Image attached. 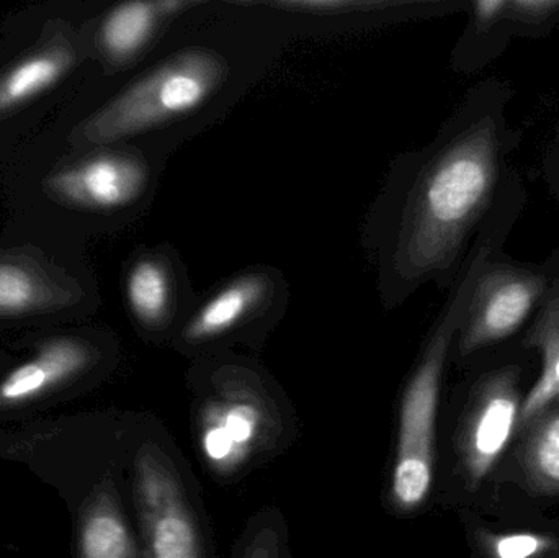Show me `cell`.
Listing matches in <instances>:
<instances>
[{
	"label": "cell",
	"mask_w": 559,
	"mask_h": 558,
	"mask_svg": "<svg viewBox=\"0 0 559 558\" xmlns=\"http://www.w3.org/2000/svg\"><path fill=\"white\" fill-rule=\"evenodd\" d=\"M514 95L506 79L479 81L426 146L396 161L370 222L388 307L455 281L515 169Z\"/></svg>",
	"instance_id": "6da1fadb"
},
{
	"label": "cell",
	"mask_w": 559,
	"mask_h": 558,
	"mask_svg": "<svg viewBox=\"0 0 559 558\" xmlns=\"http://www.w3.org/2000/svg\"><path fill=\"white\" fill-rule=\"evenodd\" d=\"M235 56L215 41H193L164 56L81 127L85 144H117L174 131L225 104L238 84Z\"/></svg>",
	"instance_id": "7a4b0ae2"
},
{
	"label": "cell",
	"mask_w": 559,
	"mask_h": 558,
	"mask_svg": "<svg viewBox=\"0 0 559 558\" xmlns=\"http://www.w3.org/2000/svg\"><path fill=\"white\" fill-rule=\"evenodd\" d=\"M548 285L547 261H521L506 254L504 249L492 256L473 285L453 344L456 359L469 363L519 343L537 314Z\"/></svg>",
	"instance_id": "3957f363"
},
{
	"label": "cell",
	"mask_w": 559,
	"mask_h": 558,
	"mask_svg": "<svg viewBox=\"0 0 559 558\" xmlns=\"http://www.w3.org/2000/svg\"><path fill=\"white\" fill-rule=\"evenodd\" d=\"M524 353L519 343L506 347L504 357L491 364L473 385L459 438L460 462L469 488H478L488 477L518 429L524 402Z\"/></svg>",
	"instance_id": "277c9868"
},
{
	"label": "cell",
	"mask_w": 559,
	"mask_h": 558,
	"mask_svg": "<svg viewBox=\"0 0 559 558\" xmlns=\"http://www.w3.org/2000/svg\"><path fill=\"white\" fill-rule=\"evenodd\" d=\"M134 497L143 530L144 558H202L199 533L170 462L144 446L134 467Z\"/></svg>",
	"instance_id": "5b68a950"
},
{
	"label": "cell",
	"mask_w": 559,
	"mask_h": 558,
	"mask_svg": "<svg viewBox=\"0 0 559 558\" xmlns=\"http://www.w3.org/2000/svg\"><path fill=\"white\" fill-rule=\"evenodd\" d=\"M285 304V285L274 269L252 265L213 287L202 300L190 304L180 327L187 344L223 340Z\"/></svg>",
	"instance_id": "8992f818"
},
{
	"label": "cell",
	"mask_w": 559,
	"mask_h": 558,
	"mask_svg": "<svg viewBox=\"0 0 559 558\" xmlns=\"http://www.w3.org/2000/svg\"><path fill=\"white\" fill-rule=\"evenodd\" d=\"M153 167L136 151H107L52 174L48 190L62 202L94 212L133 209L150 193Z\"/></svg>",
	"instance_id": "52a82bcc"
},
{
	"label": "cell",
	"mask_w": 559,
	"mask_h": 558,
	"mask_svg": "<svg viewBox=\"0 0 559 558\" xmlns=\"http://www.w3.org/2000/svg\"><path fill=\"white\" fill-rule=\"evenodd\" d=\"M202 5L203 2L193 0L118 3L102 20L98 29L102 51L115 64L133 61L146 52L167 28Z\"/></svg>",
	"instance_id": "ba28073f"
},
{
	"label": "cell",
	"mask_w": 559,
	"mask_h": 558,
	"mask_svg": "<svg viewBox=\"0 0 559 558\" xmlns=\"http://www.w3.org/2000/svg\"><path fill=\"white\" fill-rule=\"evenodd\" d=\"M182 274L173 251H151L128 269L124 297L134 320L151 331L170 327L182 304Z\"/></svg>",
	"instance_id": "9c48e42d"
},
{
	"label": "cell",
	"mask_w": 559,
	"mask_h": 558,
	"mask_svg": "<svg viewBox=\"0 0 559 558\" xmlns=\"http://www.w3.org/2000/svg\"><path fill=\"white\" fill-rule=\"evenodd\" d=\"M94 353L78 337H52L0 380V409L33 402L87 369Z\"/></svg>",
	"instance_id": "30bf717a"
},
{
	"label": "cell",
	"mask_w": 559,
	"mask_h": 558,
	"mask_svg": "<svg viewBox=\"0 0 559 558\" xmlns=\"http://www.w3.org/2000/svg\"><path fill=\"white\" fill-rule=\"evenodd\" d=\"M545 261L550 269V285L537 314L519 340L522 349L540 357V376L524 396L518 429L559 400V248Z\"/></svg>",
	"instance_id": "8fae6325"
},
{
	"label": "cell",
	"mask_w": 559,
	"mask_h": 558,
	"mask_svg": "<svg viewBox=\"0 0 559 558\" xmlns=\"http://www.w3.org/2000/svg\"><path fill=\"white\" fill-rule=\"evenodd\" d=\"M515 467L525 490L559 497V400L518 429Z\"/></svg>",
	"instance_id": "7c38bea8"
},
{
	"label": "cell",
	"mask_w": 559,
	"mask_h": 558,
	"mask_svg": "<svg viewBox=\"0 0 559 558\" xmlns=\"http://www.w3.org/2000/svg\"><path fill=\"white\" fill-rule=\"evenodd\" d=\"M249 9L271 10L296 19L354 20L373 15H442L466 12L469 2H393V0H269V2H239Z\"/></svg>",
	"instance_id": "4fadbf2b"
},
{
	"label": "cell",
	"mask_w": 559,
	"mask_h": 558,
	"mask_svg": "<svg viewBox=\"0 0 559 558\" xmlns=\"http://www.w3.org/2000/svg\"><path fill=\"white\" fill-rule=\"evenodd\" d=\"M468 22L452 52V68L476 74L504 55L514 41L508 19V0H476L466 9Z\"/></svg>",
	"instance_id": "5bb4252c"
},
{
	"label": "cell",
	"mask_w": 559,
	"mask_h": 558,
	"mask_svg": "<svg viewBox=\"0 0 559 558\" xmlns=\"http://www.w3.org/2000/svg\"><path fill=\"white\" fill-rule=\"evenodd\" d=\"M69 298V288L38 262L0 254V317L55 310Z\"/></svg>",
	"instance_id": "9a60e30c"
},
{
	"label": "cell",
	"mask_w": 559,
	"mask_h": 558,
	"mask_svg": "<svg viewBox=\"0 0 559 558\" xmlns=\"http://www.w3.org/2000/svg\"><path fill=\"white\" fill-rule=\"evenodd\" d=\"M75 52L66 43H49L0 75V115L22 107L58 84L74 66Z\"/></svg>",
	"instance_id": "2e32d148"
},
{
	"label": "cell",
	"mask_w": 559,
	"mask_h": 558,
	"mask_svg": "<svg viewBox=\"0 0 559 558\" xmlns=\"http://www.w3.org/2000/svg\"><path fill=\"white\" fill-rule=\"evenodd\" d=\"M79 558H136L115 491L102 485L85 504L79 526Z\"/></svg>",
	"instance_id": "e0dca14e"
},
{
	"label": "cell",
	"mask_w": 559,
	"mask_h": 558,
	"mask_svg": "<svg viewBox=\"0 0 559 558\" xmlns=\"http://www.w3.org/2000/svg\"><path fill=\"white\" fill-rule=\"evenodd\" d=\"M205 431V451L216 464H235L258 432V409L248 400H229Z\"/></svg>",
	"instance_id": "ac0fdd59"
},
{
	"label": "cell",
	"mask_w": 559,
	"mask_h": 558,
	"mask_svg": "<svg viewBox=\"0 0 559 558\" xmlns=\"http://www.w3.org/2000/svg\"><path fill=\"white\" fill-rule=\"evenodd\" d=\"M475 543L483 558H559V537L545 531L481 527Z\"/></svg>",
	"instance_id": "d6986e66"
},
{
	"label": "cell",
	"mask_w": 559,
	"mask_h": 558,
	"mask_svg": "<svg viewBox=\"0 0 559 558\" xmlns=\"http://www.w3.org/2000/svg\"><path fill=\"white\" fill-rule=\"evenodd\" d=\"M515 39H542L559 28V0H508Z\"/></svg>",
	"instance_id": "ffe728a7"
},
{
	"label": "cell",
	"mask_w": 559,
	"mask_h": 558,
	"mask_svg": "<svg viewBox=\"0 0 559 558\" xmlns=\"http://www.w3.org/2000/svg\"><path fill=\"white\" fill-rule=\"evenodd\" d=\"M245 558H278L277 533L272 530L259 533L246 550Z\"/></svg>",
	"instance_id": "44dd1931"
},
{
	"label": "cell",
	"mask_w": 559,
	"mask_h": 558,
	"mask_svg": "<svg viewBox=\"0 0 559 558\" xmlns=\"http://www.w3.org/2000/svg\"><path fill=\"white\" fill-rule=\"evenodd\" d=\"M544 176L545 182H547L548 190H550L551 197L559 206V150L558 147H551L548 151L547 157H545L544 164Z\"/></svg>",
	"instance_id": "7402d4cb"
},
{
	"label": "cell",
	"mask_w": 559,
	"mask_h": 558,
	"mask_svg": "<svg viewBox=\"0 0 559 558\" xmlns=\"http://www.w3.org/2000/svg\"><path fill=\"white\" fill-rule=\"evenodd\" d=\"M555 147L559 150V115L557 118V123H555Z\"/></svg>",
	"instance_id": "603a6c76"
}]
</instances>
